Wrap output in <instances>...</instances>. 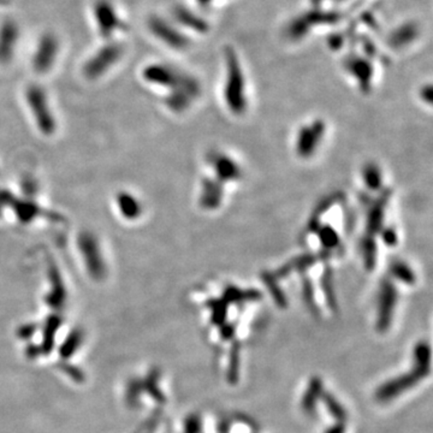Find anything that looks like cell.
<instances>
[{
	"label": "cell",
	"instance_id": "9c48e42d",
	"mask_svg": "<svg viewBox=\"0 0 433 433\" xmlns=\"http://www.w3.org/2000/svg\"><path fill=\"white\" fill-rule=\"evenodd\" d=\"M175 17L178 23L191 30H196L198 33H206L209 30V24L206 23L204 19H201L184 6H178L175 9Z\"/></svg>",
	"mask_w": 433,
	"mask_h": 433
},
{
	"label": "cell",
	"instance_id": "30bf717a",
	"mask_svg": "<svg viewBox=\"0 0 433 433\" xmlns=\"http://www.w3.org/2000/svg\"><path fill=\"white\" fill-rule=\"evenodd\" d=\"M418 33V28L414 24H403L400 28L396 29L390 35V43L392 47H403L412 43Z\"/></svg>",
	"mask_w": 433,
	"mask_h": 433
},
{
	"label": "cell",
	"instance_id": "ba28073f",
	"mask_svg": "<svg viewBox=\"0 0 433 433\" xmlns=\"http://www.w3.org/2000/svg\"><path fill=\"white\" fill-rule=\"evenodd\" d=\"M323 124L315 123L301 131L300 138L297 141V151L301 156H308L315 151L317 143H319L323 136Z\"/></svg>",
	"mask_w": 433,
	"mask_h": 433
},
{
	"label": "cell",
	"instance_id": "7a4b0ae2",
	"mask_svg": "<svg viewBox=\"0 0 433 433\" xmlns=\"http://www.w3.org/2000/svg\"><path fill=\"white\" fill-rule=\"evenodd\" d=\"M226 82H225V101L233 112H242L246 109L244 78L240 67L236 53L233 48L226 51Z\"/></svg>",
	"mask_w": 433,
	"mask_h": 433
},
{
	"label": "cell",
	"instance_id": "7c38bea8",
	"mask_svg": "<svg viewBox=\"0 0 433 433\" xmlns=\"http://www.w3.org/2000/svg\"><path fill=\"white\" fill-rule=\"evenodd\" d=\"M363 177L367 186L371 189H378L381 187V175L378 167L374 165H368L363 171Z\"/></svg>",
	"mask_w": 433,
	"mask_h": 433
},
{
	"label": "cell",
	"instance_id": "5b68a950",
	"mask_svg": "<svg viewBox=\"0 0 433 433\" xmlns=\"http://www.w3.org/2000/svg\"><path fill=\"white\" fill-rule=\"evenodd\" d=\"M148 28L158 40L173 50H184L189 45V40L184 34L159 16H152L149 19Z\"/></svg>",
	"mask_w": 433,
	"mask_h": 433
},
{
	"label": "cell",
	"instance_id": "8fae6325",
	"mask_svg": "<svg viewBox=\"0 0 433 433\" xmlns=\"http://www.w3.org/2000/svg\"><path fill=\"white\" fill-rule=\"evenodd\" d=\"M350 69L352 72L355 76L360 78L362 86H368L370 80H371V65L365 61H357L355 59L354 62L350 64Z\"/></svg>",
	"mask_w": 433,
	"mask_h": 433
},
{
	"label": "cell",
	"instance_id": "52a82bcc",
	"mask_svg": "<svg viewBox=\"0 0 433 433\" xmlns=\"http://www.w3.org/2000/svg\"><path fill=\"white\" fill-rule=\"evenodd\" d=\"M19 41V28L12 21H6L0 25V63L6 64L14 56Z\"/></svg>",
	"mask_w": 433,
	"mask_h": 433
},
{
	"label": "cell",
	"instance_id": "6da1fadb",
	"mask_svg": "<svg viewBox=\"0 0 433 433\" xmlns=\"http://www.w3.org/2000/svg\"><path fill=\"white\" fill-rule=\"evenodd\" d=\"M143 78L170 89L167 103L172 109H184L199 92V85L193 77L167 64H152L146 67Z\"/></svg>",
	"mask_w": 433,
	"mask_h": 433
},
{
	"label": "cell",
	"instance_id": "277c9868",
	"mask_svg": "<svg viewBox=\"0 0 433 433\" xmlns=\"http://www.w3.org/2000/svg\"><path fill=\"white\" fill-rule=\"evenodd\" d=\"M96 28L103 38L109 39L119 30H124L125 24L119 17L109 0H98L93 8Z\"/></svg>",
	"mask_w": 433,
	"mask_h": 433
},
{
	"label": "cell",
	"instance_id": "8992f818",
	"mask_svg": "<svg viewBox=\"0 0 433 433\" xmlns=\"http://www.w3.org/2000/svg\"><path fill=\"white\" fill-rule=\"evenodd\" d=\"M58 51H59L58 39L51 33L43 35L39 40L38 46L34 53V70L40 74H45L51 70L57 59Z\"/></svg>",
	"mask_w": 433,
	"mask_h": 433
},
{
	"label": "cell",
	"instance_id": "4fadbf2b",
	"mask_svg": "<svg viewBox=\"0 0 433 433\" xmlns=\"http://www.w3.org/2000/svg\"><path fill=\"white\" fill-rule=\"evenodd\" d=\"M201 6H206V5L211 4L212 1H215V0H196Z\"/></svg>",
	"mask_w": 433,
	"mask_h": 433
},
{
	"label": "cell",
	"instance_id": "3957f363",
	"mask_svg": "<svg viewBox=\"0 0 433 433\" xmlns=\"http://www.w3.org/2000/svg\"><path fill=\"white\" fill-rule=\"evenodd\" d=\"M123 54V47L118 43H106L85 64L83 72L88 78H98L118 62Z\"/></svg>",
	"mask_w": 433,
	"mask_h": 433
},
{
	"label": "cell",
	"instance_id": "5bb4252c",
	"mask_svg": "<svg viewBox=\"0 0 433 433\" xmlns=\"http://www.w3.org/2000/svg\"><path fill=\"white\" fill-rule=\"evenodd\" d=\"M3 3H5V0H0V4H3Z\"/></svg>",
	"mask_w": 433,
	"mask_h": 433
}]
</instances>
